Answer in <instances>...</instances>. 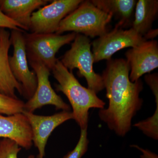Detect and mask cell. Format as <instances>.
<instances>
[{
    "mask_svg": "<svg viewBox=\"0 0 158 158\" xmlns=\"http://www.w3.org/2000/svg\"><path fill=\"white\" fill-rule=\"evenodd\" d=\"M158 29H151L150 31L145 34L143 37L144 39L146 40H152L153 39L155 38L157 36L158 34Z\"/></svg>",
    "mask_w": 158,
    "mask_h": 158,
    "instance_id": "23",
    "label": "cell"
},
{
    "mask_svg": "<svg viewBox=\"0 0 158 158\" xmlns=\"http://www.w3.org/2000/svg\"><path fill=\"white\" fill-rule=\"evenodd\" d=\"M144 81L149 86L155 97H158V75L157 73L148 74L144 76Z\"/></svg>",
    "mask_w": 158,
    "mask_h": 158,
    "instance_id": "21",
    "label": "cell"
},
{
    "mask_svg": "<svg viewBox=\"0 0 158 158\" xmlns=\"http://www.w3.org/2000/svg\"><path fill=\"white\" fill-rule=\"evenodd\" d=\"M25 103L18 98H15L0 93V114L12 116L24 111Z\"/></svg>",
    "mask_w": 158,
    "mask_h": 158,
    "instance_id": "17",
    "label": "cell"
},
{
    "mask_svg": "<svg viewBox=\"0 0 158 158\" xmlns=\"http://www.w3.org/2000/svg\"><path fill=\"white\" fill-rule=\"evenodd\" d=\"M93 5L118 20L116 26L126 27L132 25L137 3L136 0H91Z\"/></svg>",
    "mask_w": 158,
    "mask_h": 158,
    "instance_id": "15",
    "label": "cell"
},
{
    "mask_svg": "<svg viewBox=\"0 0 158 158\" xmlns=\"http://www.w3.org/2000/svg\"><path fill=\"white\" fill-rule=\"evenodd\" d=\"M76 34L24 33L28 61L40 62L52 70L58 60L56 55L59 49L73 41Z\"/></svg>",
    "mask_w": 158,
    "mask_h": 158,
    "instance_id": "5",
    "label": "cell"
},
{
    "mask_svg": "<svg viewBox=\"0 0 158 158\" xmlns=\"http://www.w3.org/2000/svg\"><path fill=\"white\" fill-rule=\"evenodd\" d=\"M91 46L89 37L77 34L70 49L63 55L60 61L70 71L77 69L79 76L86 79L88 89L97 94L105 88L102 75L94 70V59Z\"/></svg>",
    "mask_w": 158,
    "mask_h": 158,
    "instance_id": "4",
    "label": "cell"
},
{
    "mask_svg": "<svg viewBox=\"0 0 158 158\" xmlns=\"http://www.w3.org/2000/svg\"><path fill=\"white\" fill-rule=\"evenodd\" d=\"M31 124L33 133V142L39 152L37 158H44L45 148L49 137L54 130L60 125L71 119H73L72 112L62 111L52 116L36 115L24 111Z\"/></svg>",
    "mask_w": 158,
    "mask_h": 158,
    "instance_id": "11",
    "label": "cell"
},
{
    "mask_svg": "<svg viewBox=\"0 0 158 158\" xmlns=\"http://www.w3.org/2000/svg\"><path fill=\"white\" fill-rule=\"evenodd\" d=\"M113 18L90 1H83L75 10L62 20L56 34L62 35L71 31L91 38L99 37L108 32L107 25Z\"/></svg>",
    "mask_w": 158,
    "mask_h": 158,
    "instance_id": "3",
    "label": "cell"
},
{
    "mask_svg": "<svg viewBox=\"0 0 158 158\" xmlns=\"http://www.w3.org/2000/svg\"><path fill=\"white\" fill-rule=\"evenodd\" d=\"M29 62L37 77V87L33 96L25 103L24 111L34 113L35 110L46 105H52L57 110L69 111V105L56 93L51 86L49 80L51 70L40 62Z\"/></svg>",
    "mask_w": 158,
    "mask_h": 158,
    "instance_id": "9",
    "label": "cell"
},
{
    "mask_svg": "<svg viewBox=\"0 0 158 158\" xmlns=\"http://www.w3.org/2000/svg\"><path fill=\"white\" fill-rule=\"evenodd\" d=\"M48 0H0V10L6 16L21 26L23 31H30L31 15L34 10L45 6Z\"/></svg>",
    "mask_w": 158,
    "mask_h": 158,
    "instance_id": "14",
    "label": "cell"
},
{
    "mask_svg": "<svg viewBox=\"0 0 158 158\" xmlns=\"http://www.w3.org/2000/svg\"><path fill=\"white\" fill-rule=\"evenodd\" d=\"M130 71L126 59H111L107 61L102 75L109 104L107 109L99 110L98 116L120 137L130 131L133 118L143 105V99L140 97L143 83L140 79L131 81Z\"/></svg>",
    "mask_w": 158,
    "mask_h": 158,
    "instance_id": "1",
    "label": "cell"
},
{
    "mask_svg": "<svg viewBox=\"0 0 158 158\" xmlns=\"http://www.w3.org/2000/svg\"><path fill=\"white\" fill-rule=\"evenodd\" d=\"M88 144L87 129H81L80 139L76 146L63 158H81L88 151Z\"/></svg>",
    "mask_w": 158,
    "mask_h": 158,
    "instance_id": "19",
    "label": "cell"
},
{
    "mask_svg": "<svg viewBox=\"0 0 158 158\" xmlns=\"http://www.w3.org/2000/svg\"><path fill=\"white\" fill-rule=\"evenodd\" d=\"M24 33V31L11 30L10 39L13 54L9 57V62L13 76L22 87L23 96L29 100L36 91L37 78L35 73L29 69Z\"/></svg>",
    "mask_w": 158,
    "mask_h": 158,
    "instance_id": "6",
    "label": "cell"
},
{
    "mask_svg": "<svg viewBox=\"0 0 158 158\" xmlns=\"http://www.w3.org/2000/svg\"><path fill=\"white\" fill-rule=\"evenodd\" d=\"M0 28H9L11 30L23 31L21 26L9 18L0 10Z\"/></svg>",
    "mask_w": 158,
    "mask_h": 158,
    "instance_id": "20",
    "label": "cell"
},
{
    "mask_svg": "<svg viewBox=\"0 0 158 158\" xmlns=\"http://www.w3.org/2000/svg\"><path fill=\"white\" fill-rule=\"evenodd\" d=\"M131 146L132 147L137 148L142 153V155L141 156V158H158V156L156 154L152 152L149 150L144 149L136 144H134Z\"/></svg>",
    "mask_w": 158,
    "mask_h": 158,
    "instance_id": "22",
    "label": "cell"
},
{
    "mask_svg": "<svg viewBox=\"0 0 158 158\" xmlns=\"http://www.w3.org/2000/svg\"><path fill=\"white\" fill-rule=\"evenodd\" d=\"M11 45L10 33L5 29L0 28V93L18 98L15 92L23 95V89L9 65V52Z\"/></svg>",
    "mask_w": 158,
    "mask_h": 158,
    "instance_id": "13",
    "label": "cell"
},
{
    "mask_svg": "<svg viewBox=\"0 0 158 158\" xmlns=\"http://www.w3.org/2000/svg\"><path fill=\"white\" fill-rule=\"evenodd\" d=\"M21 150V148L14 141L6 138L0 140V158H18ZM27 158H34V156L30 155Z\"/></svg>",
    "mask_w": 158,
    "mask_h": 158,
    "instance_id": "18",
    "label": "cell"
},
{
    "mask_svg": "<svg viewBox=\"0 0 158 158\" xmlns=\"http://www.w3.org/2000/svg\"><path fill=\"white\" fill-rule=\"evenodd\" d=\"M132 28L144 37L152 29L158 14V0H138L136 3Z\"/></svg>",
    "mask_w": 158,
    "mask_h": 158,
    "instance_id": "16",
    "label": "cell"
},
{
    "mask_svg": "<svg viewBox=\"0 0 158 158\" xmlns=\"http://www.w3.org/2000/svg\"><path fill=\"white\" fill-rule=\"evenodd\" d=\"M31 15L30 31L36 34L55 33L63 19L78 7L82 0H54Z\"/></svg>",
    "mask_w": 158,
    "mask_h": 158,
    "instance_id": "8",
    "label": "cell"
},
{
    "mask_svg": "<svg viewBox=\"0 0 158 158\" xmlns=\"http://www.w3.org/2000/svg\"><path fill=\"white\" fill-rule=\"evenodd\" d=\"M146 40L132 28L123 30L115 26L111 31L98 37L91 43L94 62L110 60L116 52L127 48H133Z\"/></svg>",
    "mask_w": 158,
    "mask_h": 158,
    "instance_id": "7",
    "label": "cell"
},
{
    "mask_svg": "<svg viewBox=\"0 0 158 158\" xmlns=\"http://www.w3.org/2000/svg\"><path fill=\"white\" fill-rule=\"evenodd\" d=\"M125 56L130 65V81H136L143 75L158 68V41L154 40H145L127 50Z\"/></svg>",
    "mask_w": 158,
    "mask_h": 158,
    "instance_id": "10",
    "label": "cell"
},
{
    "mask_svg": "<svg viewBox=\"0 0 158 158\" xmlns=\"http://www.w3.org/2000/svg\"><path fill=\"white\" fill-rule=\"evenodd\" d=\"M52 71L59 83L56 85V90L64 94L71 105L73 119L81 129H87L89 110L104 109L106 103L95 92L82 86L72 71H69L59 59Z\"/></svg>",
    "mask_w": 158,
    "mask_h": 158,
    "instance_id": "2",
    "label": "cell"
},
{
    "mask_svg": "<svg viewBox=\"0 0 158 158\" xmlns=\"http://www.w3.org/2000/svg\"><path fill=\"white\" fill-rule=\"evenodd\" d=\"M0 138L14 141L27 150L33 144V133L31 124L23 113L5 116L0 114Z\"/></svg>",
    "mask_w": 158,
    "mask_h": 158,
    "instance_id": "12",
    "label": "cell"
}]
</instances>
